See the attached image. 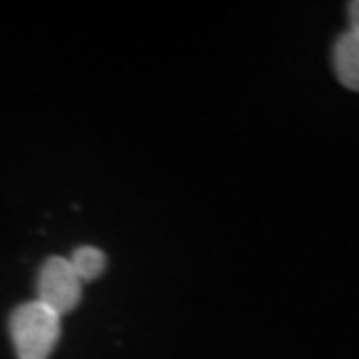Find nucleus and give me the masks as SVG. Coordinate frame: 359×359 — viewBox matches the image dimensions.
I'll list each match as a JSON object with an SVG mask.
<instances>
[{"label":"nucleus","instance_id":"4","mask_svg":"<svg viewBox=\"0 0 359 359\" xmlns=\"http://www.w3.org/2000/svg\"><path fill=\"white\" fill-rule=\"evenodd\" d=\"M70 264L80 278V282L96 280L106 268V256L94 245H82L70 257Z\"/></svg>","mask_w":359,"mask_h":359},{"label":"nucleus","instance_id":"3","mask_svg":"<svg viewBox=\"0 0 359 359\" xmlns=\"http://www.w3.org/2000/svg\"><path fill=\"white\" fill-rule=\"evenodd\" d=\"M334 68L337 80L359 92V32L347 30L334 46Z\"/></svg>","mask_w":359,"mask_h":359},{"label":"nucleus","instance_id":"5","mask_svg":"<svg viewBox=\"0 0 359 359\" xmlns=\"http://www.w3.org/2000/svg\"><path fill=\"white\" fill-rule=\"evenodd\" d=\"M347 14H349V22H351V28L353 32H359V0L355 2H349L347 6Z\"/></svg>","mask_w":359,"mask_h":359},{"label":"nucleus","instance_id":"1","mask_svg":"<svg viewBox=\"0 0 359 359\" xmlns=\"http://www.w3.org/2000/svg\"><path fill=\"white\" fill-rule=\"evenodd\" d=\"M11 337L18 359H48L60 337V316L40 302H28L11 316Z\"/></svg>","mask_w":359,"mask_h":359},{"label":"nucleus","instance_id":"2","mask_svg":"<svg viewBox=\"0 0 359 359\" xmlns=\"http://www.w3.org/2000/svg\"><path fill=\"white\" fill-rule=\"evenodd\" d=\"M36 290H39L36 302L52 309L56 316H65L78 306L82 295V282L72 268L70 259L50 257L40 268Z\"/></svg>","mask_w":359,"mask_h":359}]
</instances>
